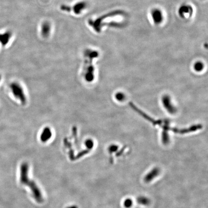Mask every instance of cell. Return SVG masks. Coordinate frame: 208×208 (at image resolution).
Returning a JSON list of instances; mask_svg holds the SVG:
<instances>
[{
  "mask_svg": "<svg viewBox=\"0 0 208 208\" xmlns=\"http://www.w3.org/2000/svg\"><path fill=\"white\" fill-rule=\"evenodd\" d=\"M29 166L26 163H23L20 167V181L21 184L26 186H28L32 190L33 197L37 202L42 203L43 197L40 190L39 189L37 184L34 182L29 179Z\"/></svg>",
  "mask_w": 208,
  "mask_h": 208,
  "instance_id": "1",
  "label": "cell"
},
{
  "mask_svg": "<svg viewBox=\"0 0 208 208\" xmlns=\"http://www.w3.org/2000/svg\"><path fill=\"white\" fill-rule=\"evenodd\" d=\"M11 90L14 96L17 99L20 100L22 103H25L26 101L25 96L24 94L23 88L18 82H12L10 85Z\"/></svg>",
  "mask_w": 208,
  "mask_h": 208,
  "instance_id": "2",
  "label": "cell"
},
{
  "mask_svg": "<svg viewBox=\"0 0 208 208\" xmlns=\"http://www.w3.org/2000/svg\"><path fill=\"white\" fill-rule=\"evenodd\" d=\"M160 174V169L158 167H155L150 171L148 174L145 175L144 177V181L145 183H149L153 180L156 177L158 176Z\"/></svg>",
  "mask_w": 208,
  "mask_h": 208,
  "instance_id": "3",
  "label": "cell"
},
{
  "mask_svg": "<svg viewBox=\"0 0 208 208\" xmlns=\"http://www.w3.org/2000/svg\"><path fill=\"white\" fill-rule=\"evenodd\" d=\"M151 16L154 22L156 24H160L163 21V14L160 9H153L151 12Z\"/></svg>",
  "mask_w": 208,
  "mask_h": 208,
  "instance_id": "4",
  "label": "cell"
},
{
  "mask_svg": "<svg viewBox=\"0 0 208 208\" xmlns=\"http://www.w3.org/2000/svg\"><path fill=\"white\" fill-rule=\"evenodd\" d=\"M193 13V9L191 6L187 5H183L179 9V14L180 16L184 18L185 17L191 16Z\"/></svg>",
  "mask_w": 208,
  "mask_h": 208,
  "instance_id": "5",
  "label": "cell"
},
{
  "mask_svg": "<svg viewBox=\"0 0 208 208\" xmlns=\"http://www.w3.org/2000/svg\"><path fill=\"white\" fill-rule=\"evenodd\" d=\"M52 135L51 130L49 128L47 127L44 129L40 135V140L42 142H46L51 138Z\"/></svg>",
  "mask_w": 208,
  "mask_h": 208,
  "instance_id": "6",
  "label": "cell"
},
{
  "mask_svg": "<svg viewBox=\"0 0 208 208\" xmlns=\"http://www.w3.org/2000/svg\"><path fill=\"white\" fill-rule=\"evenodd\" d=\"M163 103L165 108L167 109L169 112L174 113V109L171 104L170 99L167 96H165L163 98Z\"/></svg>",
  "mask_w": 208,
  "mask_h": 208,
  "instance_id": "7",
  "label": "cell"
},
{
  "mask_svg": "<svg viewBox=\"0 0 208 208\" xmlns=\"http://www.w3.org/2000/svg\"><path fill=\"white\" fill-rule=\"evenodd\" d=\"M138 203L143 205H148L150 203V201L148 198L144 196L139 197L137 199Z\"/></svg>",
  "mask_w": 208,
  "mask_h": 208,
  "instance_id": "8",
  "label": "cell"
},
{
  "mask_svg": "<svg viewBox=\"0 0 208 208\" xmlns=\"http://www.w3.org/2000/svg\"><path fill=\"white\" fill-rule=\"evenodd\" d=\"M9 36L8 34H1L0 35V42L3 45H5L7 43V41L9 40Z\"/></svg>",
  "mask_w": 208,
  "mask_h": 208,
  "instance_id": "9",
  "label": "cell"
},
{
  "mask_svg": "<svg viewBox=\"0 0 208 208\" xmlns=\"http://www.w3.org/2000/svg\"><path fill=\"white\" fill-rule=\"evenodd\" d=\"M123 205L126 208H130L133 205V202L130 199H127L123 202Z\"/></svg>",
  "mask_w": 208,
  "mask_h": 208,
  "instance_id": "10",
  "label": "cell"
},
{
  "mask_svg": "<svg viewBox=\"0 0 208 208\" xmlns=\"http://www.w3.org/2000/svg\"><path fill=\"white\" fill-rule=\"evenodd\" d=\"M203 67V64L201 62H196V63H195V64L194 65L195 69L197 71H202Z\"/></svg>",
  "mask_w": 208,
  "mask_h": 208,
  "instance_id": "11",
  "label": "cell"
},
{
  "mask_svg": "<svg viewBox=\"0 0 208 208\" xmlns=\"http://www.w3.org/2000/svg\"><path fill=\"white\" fill-rule=\"evenodd\" d=\"M116 98L118 101H123V100H124L125 96L122 93H118L116 94Z\"/></svg>",
  "mask_w": 208,
  "mask_h": 208,
  "instance_id": "12",
  "label": "cell"
},
{
  "mask_svg": "<svg viewBox=\"0 0 208 208\" xmlns=\"http://www.w3.org/2000/svg\"><path fill=\"white\" fill-rule=\"evenodd\" d=\"M86 145L87 147H88L89 149H91L94 147V142H93V141H92L91 140H88L86 142Z\"/></svg>",
  "mask_w": 208,
  "mask_h": 208,
  "instance_id": "13",
  "label": "cell"
},
{
  "mask_svg": "<svg viewBox=\"0 0 208 208\" xmlns=\"http://www.w3.org/2000/svg\"><path fill=\"white\" fill-rule=\"evenodd\" d=\"M118 148L117 145H112L109 148V150L110 152H113L116 151Z\"/></svg>",
  "mask_w": 208,
  "mask_h": 208,
  "instance_id": "14",
  "label": "cell"
},
{
  "mask_svg": "<svg viewBox=\"0 0 208 208\" xmlns=\"http://www.w3.org/2000/svg\"><path fill=\"white\" fill-rule=\"evenodd\" d=\"M67 208H78V207L76 206H71L68 207Z\"/></svg>",
  "mask_w": 208,
  "mask_h": 208,
  "instance_id": "15",
  "label": "cell"
},
{
  "mask_svg": "<svg viewBox=\"0 0 208 208\" xmlns=\"http://www.w3.org/2000/svg\"><path fill=\"white\" fill-rule=\"evenodd\" d=\"M1 79H2V76L0 74V81H1Z\"/></svg>",
  "mask_w": 208,
  "mask_h": 208,
  "instance_id": "16",
  "label": "cell"
}]
</instances>
